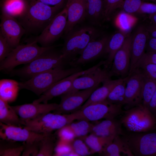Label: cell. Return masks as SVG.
Returning <instances> with one entry per match:
<instances>
[{"label": "cell", "mask_w": 156, "mask_h": 156, "mask_svg": "<svg viewBox=\"0 0 156 156\" xmlns=\"http://www.w3.org/2000/svg\"><path fill=\"white\" fill-rule=\"evenodd\" d=\"M101 153L106 156H133L120 135L116 136Z\"/></svg>", "instance_id": "cell-29"}, {"label": "cell", "mask_w": 156, "mask_h": 156, "mask_svg": "<svg viewBox=\"0 0 156 156\" xmlns=\"http://www.w3.org/2000/svg\"><path fill=\"white\" fill-rule=\"evenodd\" d=\"M144 0H124L121 7L128 13L137 12Z\"/></svg>", "instance_id": "cell-37"}, {"label": "cell", "mask_w": 156, "mask_h": 156, "mask_svg": "<svg viewBox=\"0 0 156 156\" xmlns=\"http://www.w3.org/2000/svg\"><path fill=\"white\" fill-rule=\"evenodd\" d=\"M149 15V18L152 23L156 24V13Z\"/></svg>", "instance_id": "cell-50"}, {"label": "cell", "mask_w": 156, "mask_h": 156, "mask_svg": "<svg viewBox=\"0 0 156 156\" xmlns=\"http://www.w3.org/2000/svg\"><path fill=\"white\" fill-rule=\"evenodd\" d=\"M29 4L27 0H3L1 13L19 19L25 15Z\"/></svg>", "instance_id": "cell-25"}, {"label": "cell", "mask_w": 156, "mask_h": 156, "mask_svg": "<svg viewBox=\"0 0 156 156\" xmlns=\"http://www.w3.org/2000/svg\"><path fill=\"white\" fill-rule=\"evenodd\" d=\"M122 106L110 103L106 99L90 104L69 114L73 121L83 120L90 122L103 118L113 119L122 113Z\"/></svg>", "instance_id": "cell-7"}, {"label": "cell", "mask_w": 156, "mask_h": 156, "mask_svg": "<svg viewBox=\"0 0 156 156\" xmlns=\"http://www.w3.org/2000/svg\"><path fill=\"white\" fill-rule=\"evenodd\" d=\"M123 78L114 80L110 79L103 82L102 86L97 88L93 91L80 109L83 108L90 104L106 100L110 92L115 86L123 80Z\"/></svg>", "instance_id": "cell-24"}, {"label": "cell", "mask_w": 156, "mask_h": 156, "mask_svg": "<svg viewBox=\"0 0 156 156\" xmlns=\"http://www.w3.org/2000/svg\"><path fill=\"white\" fill-rule=\"evenodd\" d=\"M20 89L19 82L10 79H0V98L11 103L16 99Z\"/></svg>", "instance_id": "cell-28"}, {"label": "cell", "mask_w": 156, "mask_h": 156, "mask_svg": "<svg viewBox=\"0 0 156 156\" xmlns=\"http://www.w3.org/2000/svg\"><path fill=\"white\" fill-rule=\"evenodd\" d=\"M144 78L137 69L128 75L124 105L126 110L142 104V90Z\"/></svg>", "instance_id": "cell-12"}, {"label": "cell", "mask_w": 156, "mask_h": 156, "mask_svg": "<svg viewBox=\"0 0 156 156\" xmlns=\"http://www.w3.org/2000/svg\"><path fill=\"white\" fill-rule=\"evenodd\" d=\"M122 125L120 120L105 119L94 125L90 133L100 136L115 137L123 133Z\"/></svg>", "instance_id": "cell-23"}, {"label": "cell", "mask_w": 156, "mask_h": 156, "mask_svg": "<svg viewBox=\"0 0 156 156\" xmlns=\"http://www.w3.org/2000/svg\"><path fill=\"white\" fill-rule=\"evenodd\" d=\"M60 46L56 45L23 67L14 69L9 73L12 75L29 79L36 74L54 68H64L69 64L63 57L61 51L55 49Z\"/></svg>", "instance_id": "cell-3"}, {"label": "cell", "mask_w": 156, "mask_h": 156, "mask_svg": "<svg viewBox=\"0 0 156 156\" xmlns=\"http://www.w3.org/2000/svg\"><path fill=\"white\" fill-rule=\"evenodd\" d=\"M114 137L98 136L91 133L81 139L88 146L92 154L95 153L101 154L112 143Z\"/></svg>", "instance_id": "cell-27"}, {"label": "cell", "mask_w": 156, "mask_h": 156, "mask_svg": "<svg viewBox=\"0 0 156 156\" xmlns=\"http://www.w3.org/2000/svg\"><path fill=\"white\" fill-rule=\"evenodd\" d=\"M135 69L139 70L145 77L156 79V64H143L137 67Z\"/></svg>", "instance_id": "cell-38"}, {"label": "cell", "mask_w": 156, "mask_h": 156, "mask_svg": "<svg viewBox=\"0 0 156 156\" xmlns=\"http://www.w3.org/2000/svg\"><path fill=\"white\" fill-rule=\"evenodd\" d=\"M39 142L24 143L21 154L23 156H37L39 148Z\"/></svg>", "instance_id": "cell-39"}, {"label": "cell", "mask_w": 156, "mask_h": 156, "mask_svg": "<svg viewBox=\"0 0 156 156\" xmlns=\"http://www.w3.org/2000/svg\"><path fill=\"white\" fill-rule=\"evenodd\" d=\"M12 49L8 44L0 31V63Z\"/></svg>", "instance_id": "cell-43"}, {"label": "cell", "mask_w": 156, "mask_h": 156, "mask_svg": "<svg viewBox=\"0 0 156 156\" xmlns=\"http://www.w3.org/2000/svg\"><path fill=\"white\" fill-rule=\"evenodd\" d=\"M146 27L149 36L156 38V24L152 23Z\"/></svg>", "instance_id": "cell-49"}, {"label": "cell", "mask_w": 156, "mask_h": 156, "mask_svg": "<svg viewBox=\"0 0 156 156\" xmlns=\"http://www.w3.org/2000/svg\"><path fill=\"white\" fill-rule=\"evenodd\" d=\"M87 2V0H67L65 6L67 18L64 36L76 25L85 21Z\"/></svg>", "instance_id": "cell-21"}, {"label": "cell", "mask_w": 156, "mask_h": 156, "mask_svg": "<svg viewBox=\"0 0 156 156\" xmlns=\"http://www.w3.org/2000/svg\"><path fill=\"white\" fill-rule=\"evenodd\" d=\"M120 135L133 156L156 155V133L130 132Z\"/></svg>", "instance_id": "cell-9"}, {"label": "cell", "mask_w": 156, "mask_h": 156, "mask_svg": "<svg viewBox=\"0 0 156 156\" xmlns=\"http://www.w3.org/2000/svg\"><path fill=\"white\" fill-rule=\"evenodd\" d=\"M40 1L47 5L54 6L55 5L63 6L65 0H36Z\"/></svg>", "instance_id": "cell-48"}, {"label": "cell", "mask_w": 156, "mask_h": 156, "mask_svg": "<svg viewBox=\"0 0 156 156\" xmlns=\"http://www.w3.org/2000/svg\"><path fill=\"white\" fill-rule=\"evenodd\" d=\"M132 36L128 35L121 47L115 54L110 75L126 77L129 75L130 67V50Z\"/></svg>", "instance_id": "cell-18"}, {"label": "cell", "mask_w": 156, "mask_h": 156, "mask_svg": "<svg viewBox=\"0 0 156 156\" xmlns=\"http://www.w3.org/2000/svg\"><path fill=\"white\" fill-rule=\"evenodd\" d=\"M94 125L89 121L80 120L73 122L67 125L76 138H82L91 133Z\"/></svg>", "instance_id": "cell-32"}, {"label": "cell", "mask_w": 156, "mask_h": 156, "mask_svg": "<svg viewBox=\"0 0 156 156\" xmlns=\"http://www.w3.org/2000/svg\"><path fill=\"white\" fill-rule=\"evenodd\" d=\"M147 107L150 111L155 116L156 112V92L150 101Z\"/></svg>", "instance_id": "cell-47"}, {"label": "cell", "mask_w": 156, "mask_h": 156, "mask_svg": "<svg viewBox=\"0 0 156 156\" xmlns=\"http://www.w3.org/2000/svg\"><path fill=\"white\" fill-rule=\"evenodd\" d=\"M55 145L51 133L47 134L39 143L37 156H51L53 155Z\"/></svg>", "instance_id": "cell-34"}, {"label": "cell", "mask_w": 156, "mask_h": 156, "mask_svg": "<svg viewBox=\"0 0 156 156\" xmlns=\"http://www.w3.org/2000/svg\"><path fill=\"white\" fill-rule=\"evenodd\" d=\"M109 38L107 36L101 35L91 41L83 50L79 57L70 62L69 64L73 67L80 66L105 54Z\"/></svg>", "instance_id": "cell-17"}, {"label": "cell", "mask_w": 156, "mask_h": 156, "mask_svg": "<svg viewBox=\"0 0 156 156\" xmlns=\"http://www.w3.org/2000/svg\"><path fill=\"white\" fill-rule=\"evenodd\" d=\"M63 7L50 6L36 0L30 2L26 12L19 21L26 31L40 34Z\"/></svg>", "instance_id": "cell-2"}, {"label": "cell", "mask_w": 156, "mask_h": 156, "mask_svg": "<svg viewBox=\"0 0 156 156\" xmlns=\"http://www.w3.org/2000/svg\"><path fill=\"white\" fill-rule=\"evenodd\" d=\"M0 31L10 46L13 49L19 44L25 30L17 19L1 13Z\"/></svg>", "instance_id": "cell-16"}, {"label": "cell", "mask_w": 156, "mask_h": 156, "mask_svg": "<svg viewBox=\"0 0 156 156\" xmlns=\"http://www.w3.org/2000/svg\"><path fill=\"white\" fill-rule=\"evenodd\" d=\"M69 145L73 152L78 156H86L90 154L89 148L81 138L74 139Z\"/></svg>", "instance_id": "cell-35"}, {"label": "cell", "mask_w": 156, "mask_h": 156, "mask_svg": "<svg viewBox=\"0 0 156 156\" xmlns=\"http://www.w3.org/2000/svg\"><path fill=\"white\" fill-rule=\"evenodd\" d=\"M101 35L94 26L86 21L77 25L64 36L61 50L63 57L69 64L80 55L90 41Z\"/></svg>", "instance_id": "cell-1"}, {"label": "cell", "mask_w": 156, "mask_h": 156, "mask_svg": "<svg viewBox=\"0 0 156 156\" xmlns=\"http://www.w3.org/2000/svg\"><path fill=\"white\" fill-rule=\"evenodd\" d=\"M148 64H156V52H145L138 61L135 68L138 66Z\"/></svg>", "instance_id": "cell-41"}, {"label": "cell", "mask_w": 156, "mask_h": 156, "mask_svg": "<svg viewBox=\"0 0 156 156\" xmlns=\"http://www.w3.org/2000/svg\"><path fill=\"white\" fill-rule=\"evenodd\" d=\"M57 131V134L60 140L69 143L75 138L73 133L67 125Z\"/></svg>", "instance_id": "cell-40"}, {"label": "cell", "mask_w": 156, "mask_h": 156, "mask_svg": "<svg viewBox=\"0 0 156 156\" xmlns=\"http://www.w3.org/2000/svg\"><path fill=\"white\" fill-rule=\"evenodd\" d=\"M73 121L69 114L49 112L34 119L22 121L25 128L36 133L48 134Z\"/></svg>", "instance_id": "cell-8"}, {"label": "cell", "mask_w": 156, "mask_h": 156, "mask_svg": "<svg viewBox=\"0 0 156 156\" xmlns=\"http://www.w3.org/2000/svg\"><path fill=\"white\" fill-rule=\"evenodd\" d=\"M152 1H153L154 2H156V0H151Z\"/></svg>", "instance_id": "cell-51"}, {"label": "cell", "mask_w": 156, "mask_h": 156, "mask_svg": "<svg viewBox=\"0 0 156 156\" xmlns=\"http://www.w3.org/2000/svg\"><path fill=\"white\" fill-rule=\"evenodd\" d=\"M67 18V11L64 7L34 40L42 47H48L53 45L52 44L64 34Z\"/></svg>", "instance_id": "cell-10"}, {"label": "cell", "mask_w": 156, "mask_h": 156, "mask_svg": "<svg viewBox=\"0 0 156 156\" xmlns=\"http://www.w3.org/2000/svg\"><path fill=\"white\" fill-rule=\"evenodd\" d=\"M137 12L149 14L156 13V4L143 2Z\"/></svg>", "instance_id": "cell-45"}, {"label": "cell", "mask_w": 156, "mask_h": 156, "mask_svg": "<svg viewBox=\"0 0 156 156\" xmlns=\"http://www.w3.org/2000/svg\"><path fill=\"white\" fill-rule=\"evenodd\" d=\"M98 85L61 96V100L55 113L61 114L73 113L79 109Z\"/></svg>", "instance_id": "cell-14"}, {"label": "cell", "mask_w": 156, "mask_h": 156, "mask_svg": "<svg viewBox=\"0 0 156 156\" xmlns=\"http://www.w3.org/2000/svg\"><path fill=\"white\" fill-rule=\"evenodd\" d=\"M107 68L101 66L76 78L69 89L64 94H68L99 85L101 83L111 79Z\"/></svg>", "instance_id": "cell-15"}, {"label": "cell", "mask_w": 156, "mask_h": 156, "mask_svg": "<svg viewBox=\"0 0 156 156\" xmlns=\"http://www.w3.org/2000/svg\"><path fill=\"white\" fill-rule=\"evenodd\" d=\"M148 36L146 27L142 25L138 27L133 36H132L128 75L134 70L138 61L145 53L146 44Z\"/></svg>", "instance_id": "cell-20"}, {"label": "cell", "mask_w": 156, "mask_h": 156, "mask_svg": "<svg viewBox=\"0 0 156 156\" xmlns=\"http://www.w3.org/2000/svg\"><path fill=\"white\" fill-rule=\"evenodd\" d=\"M23 149V145L0 149V156H19L21 155Z\"/></svg>", "instance_id": "cell-42"}, {"label": "cell", "mask_w": 156, "mask_h": 156, "mask_svg": "<svg viewBox=\"0 0 156 156\" xmlns=\"http://www.w3.org/2000/svg\"><path fill=\"white\" fill-rule=\"evenodd\" d=\"M82 70L80 66L66 69L54 68L36 74L27 81L19 82V88L30 90L40 96L57 82Z\"/></svg>", "instance_id": "cell-4"}, {"label": "cell", "mask_w": 156, "mask_h": 156, "mask_svg": "<svg viewBox=\"0 0 156 156\" xmlns=\"http://www.w3.org/2000/svg\"><path fill=\"white\" fill-rule=\"evenodd\" d=\"M36 0H30V2H33L35 1Z\"/></svg>", "instance_id": "cell-52"}, {"label": "cell", "mask_w": 156, "mask_h": 156, "mask_svg": "<svg viewBox=\"0 0 156 156\" xmlns=\"http://www.w3.org/2000/svg\"><path fill=\"white\" fill-rule=\"evenodd\" d=\"M105 0H87L85 21L94 26L104 22Z\"/></svg>", "instance_id": "cell-22"}, {"label": "cell", "mask_w": 156, "mask_h": 156, "mask_svg": "<svg viewBox=\"0 0 156 156\" xmlns=\"http://www.w3.org/2000/svg\"><path fill=\"white\" fill-rule=\"evenodd\" d=\"M101 61L95 66L85 70L73 73L56 83L43 93L38 99L33 102L34 103H48L53 98L61 95L66 92L70 88L74 80L84 74L93 70L103 64Z\"/></svg>", "instance_id": "cell-11"}, {"label": "cell", "mask_w": 156, "mask_h": 156, "mask_svg": "<svg viewBox=\"0 0 156 156\" xmlns=\"http://www.w3.org/2000/svg\"><path fill=\"white\" fill-rule=\"evenodd\" d=\"M56 103L25 104L12 107L22 121L35 119L45 114L54 111L58 107Z\"/></svg>", "instance_id": "cell-19"}, {"label": "cell", "mask_w": 156, "mask_h": 156, "mask_svg": "<svg viewBox=\"0 0 156 156\" xmlns=\"http://www.w3.org/2000/svg\"><path fill=\"white\" fill-rule=\"evenodd\" d=\"M125 111L120 121L122 125L128 131L144 132L155 129V116L147 107L141 104Z\"/></svg>", "instance_id": "cell-6"}, {"label": "cell", "mask_w": 156, "mask_h": 156, "mask_svg": "<svg viewBox=\"0 0 156 156\" xmlns=\"http://www.w3.org/2000/svg\"><path fill=\"white\" fill-rule=\"evenodd\" d=\"M145 51L156 52V38L148 36L146 44Z\"/></svg>", "instance_id": "cell-46"}, {"label": "cell", "mask_w": 156, "mask_h": 156, "mask_svg": "<svg viewBox=\"0 0 156 156\" xmlns=\"http://www.w3.org/2000/svg\"><path fill=\"white\" fill-rule=\"evenodd\" d=\"M56 45L40 46L34 40L25 44H19L13 49L0 63V73L2 71L10 72L18 65L29 63L45 51Z\"/></svg>", "instance_id": "cell-5"}, {"label": "cell", "mask_w": 156, "mask_h": 156, "mask_svg": "<svg viewBox=\"0 0 156 156\" xmlns=\"http://www.w3.org/2000/svg\"><path fill=\"white\" fill-rule=\"evenodd\" d=\"M124 0H105L104 22L109 19L117 9L120 8Z\"/></svg>", "instance_id": "cell-36"}, {"label": "cell", "mask_w": 156, "mask_h": 156, "mask_svg": "<svg viewBox=\"0 0 156 156\" xmlns=\"http://www.w3.org/2000/svg\"><path fill=\"white\" fill-rule=\"evenodd\" d=\"M156 92V79L145 77L142 90V104L147 107L153 96Z\"/></svg>", "instance_id": "cell-33"}, {"label": "cell", "mask_w": 156, "mask_h": 156, "mask_svg": "<svg viewBox=\"0 0 156 156\" xmlns=\"http://www.w3.org/2000/svg\"><path fill=\"white\" fill-rule=\"evenodd\" d=\"M129 15L125 13H122L119 15L118 18V22L120 27L122 29V31L125 32L126 30H129L132 26V23L131 22V18H129Z\"/></svg>", "instance_id": "cell-44"}, {"label": "cell", "mask_w": 156, "mask_h": 156, "mask_svg": "<svg viewBox=\"0 0 156 156\" xmlns=\"http://www.w3.org/2000/svg\"><path fill=\"white\" fill-rule=\"evenodd\" d=\"M128 35L126 32L120 31L109 37L105 52V54L107 55L104 65L105 67L107 68L112 62L115 54L122 46Z\"/></svg>", "instance_id": "cell-26"}, {"label": "cell", "mask_w": 156, "mask_h": 156, "mask_svg": "<svg viewBox=\"0 0 156 156\" xmlns=\"http://www.w3.org/2000/svg\"><path fill=\"white\" fill-rule=\"evenodd\" d=\"M128 76L118 84L110 92L106 100L110 103L117 105H124L125 91Z\"/></svg>", "instance_id": "cell-31"}, {"label": "cell", "mask_w": 156, "mask_h": 156, "mask_svg": "<svg viewBox=\"0 0 156 156\" xmlns=\"http://www.w3.org/2000/svg\"><path fill=\"white\" fill-rule=\"evenodd\" d=\"M0 122L19 126L22 121L16 114L12 106L0 98Z\"/></svg>", "instance_id": "cell-30"}, {"label": "cell", "mask_w": 156, "mask_h": 156, "mask_svg": "<svg viewBox=\"0 0 156 156\" xmlns=\"http://www.w3.org/2000/svg\"><path fill=\"white\" fill-rule=\"evenodd\" d=\"M47 134H40L24 127L0 122V139L24 143L38 142Z\"/></svg>", "instance_id": "cell-13"}]
</instances>
